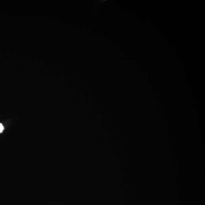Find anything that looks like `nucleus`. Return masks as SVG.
Listing matches in <instances>:
<instances>
[{
    "mask_svg": "<svg viewBox=\"0 0 205 205\" xmlns=\"http://www.w3.org/2000/svg\"><path fill=\"white\" fill-rule=\"evenodd\" d=\"M4 130V127L2 124L0 123V133H2V131Z\"/></svg>",
    "mask_w": 205,
    "mask_h": 205,
    "instance_id": "f257e3e1",
    "label": "nucleus"
}]
</instances>
